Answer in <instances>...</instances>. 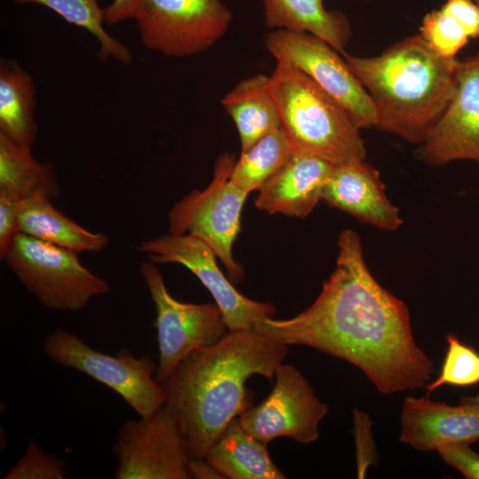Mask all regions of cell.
Returning a JSON list of instances; mask_svg holds the SVG:
<instances>
[{
    "instance_id": "obj_21",
    "label": "cell",
    "mask_w": 479,
    "mask_h": 479,
    "mask_svg": "<svg viewBox=\"0 0 479 479\" xmlns=\"http://www.w3.org/2000/svg\"><path fill=\"white\" fill-rule=\"evenodd\" d=\"M59 192L51 164L39 161L31 147L14 142L0 133V193L18 202L53 200Z\"/></svg>"
},
{
    "instance_id": "obj_27",
    "label": "cell",
    "mask_w": 479,
    "mask_h": 479,
    "mask_svg": "<svg viewBox=\"0 0 479 479\" xmlns=\"http://www.w3.org/2000/svg\"><path fill=\"white\" fill-rule=\"evenodd\" d=\"M420 31V35L438 55L449 59H456V54L469 40L462 27L443 9L427 13Z\"/></svg>"
},
{
    "instance_id": "obj_30",
    "label": "cell",
    "mask_w": 479,
    "mask_h": 479,
    "mask_svg": "<svg viewBox=\"0 0 479 479\" xmlns=\"http://www.w3.org/2000/svg\"><path fill=\"white\" fill-rule=\"evenodd\" d=\"M354 434L357 445V461L358 478H363L367 466L376 461L374 448L369 447L373 443L370 431V420L367 415L357 409H353Z\"/></svg>"
},
{
    "instance_id": "obj_17",
    "label": "cell",
    "mask_w": 479,
    "mask_h": 479,
    "mask_svg": "<svg viewBox=\"0 0 479 479\" xmlns=\"http://www.w3.org/2000/svg\"><path fill=\"white\" fill-rule=\"evenodd\" d=\"M335 165L294 152L286 165L258 190L256 208L268 214L304 218L322 200Z\"/></svg>"
},
{
    "instance_id": "obj_11",
    "label": "cell",
    "mask_w": 479,
    "mask_h": 479,
    "mask_svg": "<svg viewBox=\"0 0 479 479\" xmlns=\"http://www.w3.org/2000/svg\"><path fill=\"white\" fill-rule=\"evenodd\" d=\"M264 45L277 61H287L311 78L348 111L360 129L376 126L369 94L329 43L309 33L277 29L267 33Z\"/></svg>"
},
{
    "instance_id": "obj_18",
    "label": "cell",
    "mask_w": 479,
    "mask_h": 479,
    "mask_svg": "<svg viewBox=\"0 0 479 479\" xmlns=\"http://www.w3.org/2000/svg\"><path fill=\"white\" fill-rule=\"evenodd\" d=\"M267 444L248 433L236 417L204 458L223 478H287L272 461Z\"/></svg>"
},
{
    "instance_id": "obj_15",
    "label": "cell",
    "mask_w": 479,
    "mask_h": 479,
    "mask_svg": "<svg viewBox=\"0 0 479 479\" xmlns=\"http://www.w3.org/2000/svg\"><path fill=\"white\" fill-rule=\"evenodd\" d=\"M399 440L420 451L479 440V395L461 397L457 405L428 397H407L401 412Z\"/></svg>"
},
{
    "instance_id": "obj_35",
    "label": "cell",
    "mask_w": 479,
    "mask_h": 479,
    "mask_svg": "<svg viewBox=\"0 0 479 479\" xmlns=\"http://www.w3.org/2000/svg\"><path fill=\"white\" fill-rule=\"evenodd\" d=\"M479 5V0H474Z\"/></svg>"
},
{
    "instance_id": "obj_28",
    "label": "cell",
    "mask_w": 479,
    "mask_h": 479,
    "mask_svg": "<svg viewBox=\"0 0 479 479\" xmlns=\"http://www.w3.org/2000/svg\"><path fill=\"white\" fill-rule=\"evenodd\" d=\"M4 479H65L64 459L45 452L30 440L23 456L3 477Z\"/></svg>"
},
{
    "instance_id": "obj_12",
    "label": "cell",
    "mask_w": 479,
    "mask_h": 479,
    "mask_svg": "<svg viewBox=\"0 0 479 479\" xmlns=\"http://www.w3.org/2000/svg\"><path fill=\"white\" fill-rule=\"evenodd\" d=\"M137 249L156 264L179 263L189 269L213 296L229 331L254 328L276 314L271 303L240 294L219 269L214 251L193 235L168 232L142 241Z\"/></svg>"
},
{
    "instance_id": "obj_13",
    "label": "cell",
    "mask_w": 479,
    "mask_h": 479,
    "mask_svg": "<svg viewBox=\"0 0 479 479\" xmlns=\"http://www.w3.org/2000/svg\"><path fill=\"white\" fill-rule=\"evenodd\" d=\"M274 380L270 395L238 417L240 425L266 444L280 436L302 444L315 442L319 436L318 424L328 412L327 404L293 365H279Z\"/></svg>"
},
{
    "instance_id": "obj_22",
    "label": "cell",
    "mask_w": 479,
    "mask_h": 479,
    "mask_svg": "<svg viewBox=\"0 0 479 479\" xmlns=\"http://www.w3.org/2000/svg\"><path fill=\"white\" fill-rule=\"evenodd\" d=\"M18 229L20 232L77 254L101 251L109 242L104 233L88 231L65 216L51 200L20 202Z\"/></svg>"
},
{
    "instance_id": "obj_9",
    "label": "cell",
    "mask_w": 479,
    "mask_h": 479,
    "mask_svg": "<svg viewBox=\"0 0 479 479\" xmlns=\"http://www.w3.org/2000/svg\"><path fill=\"white\" fill-rule=\"evenodd\" d=\"M157 265L145 261L139 272L155 306L159 349L155 379L161 383L188 354L216 343L229 330L216 302L191 303L174 298Z\"/></svg>"
},
{
    "instance_id": "obj_7",
    "label": "cell",
    "mask_w": 479,
    "mask_h": 479,
    "mask_svg": "<svg viewBox=\"0 0 479 479\" xmlns=\"http://www.w3.org/2000/svg\"><path fill=\"white\" fill-rule=\"evenodd\" d=\"M43 350L51 361L111 389L138 416L150 415L164 405V390L155 379L158 363L148 355L137 357L126 348L115 356L106 354L61 327L47 335Z\"/></svg>"
},
{
    "instance_id": "obj_5",
    "label": "cell",
    "mask_w": 479,
    "mask_h": 479,
    "mask_svg": "<svg viewBox=\"0 0 479 479\" xmlns=\"http://www.w3.org/2000/svg\"><path fill=\"white\" fill-rule=\"evenodd\" d=\"M77 255L19 232L1 260L43 306L75 311L111 291L110 283L85 267Z\"/></svg>"
},
{
    "instance_id": "obj_26",
    "label": "cell",
    "mask_w": 479,
    "mask_h": 479,
    "mask_svg": "<svg viewBox=\"0 0 479 479\" xmlns=\"http://www.w3.org/2000/svg\"><path fill=\"white\" fill-rule=\"evenodd\" d=\"M447 349L439 376L426 384L427 394L442 385L467 387L479 383V353L455 335H446Z\"/></svg>"
},
{
    "instance_id": "obj_24",
    "label": "cell",
    "mask_w": 479,
    "mask_h": 479,
    "mask_svg": "<svg viewBox=\"0 0 479 479\" xmlns=\"http://www.w3.org/2000/svg\"><path fill=\"white\" fill-rule=\"evenodd\" d=\"M294 153L282 127L276 129L241 151L232 168L231 181L247 193L258 191L278 173Z\"/></svg>"
},
{
    "instance_id": "obj_2",
    "label": "cell",
    "mask_w": 479,
    "mask_h": 479,
    "mask_svg": "<svg viewBox=\"0 0 479 479\" xmlns=\"http://www.w3.org/2000/svg\"><path fill=\"white\" fill-rule=\"evenodd\" d=\"M288 346L255 328L228 331L216 343L188 354L161 384L164 406L185 437L191 458H204L236 417L248 408L254 374L271 381Z\"/></svg>"
},
{
    "instance_id": "obj_23",
    "label": "cell",
    "mask_w": 479,
    "mask_h": 479,
    "mask_svg": "<svg viewBox=\"0 0 479 479\" xmlns=\"http://www.w3.org/2000/svg\"><path fill=\"white\" fill-rule=\"evenodd\" d=\"M35 88L32 75L12 59L0 61V133L32 146L38 134L35 121Z\"/></svg>"
},
{
    "instance_id": "obj_19",
    "label": "cell",
    "mask_w": 479,
    "mask_h": 479,
    "mask_svg": "<svg viewBox=\"0 0 479 479\" xmlns=\"http://www.w3.org/2000/svg\"><path fill=\"white\" fill-rule=\"evenodd\" d=\"M237 128L241 151L281 127L270 89V75L259 74L238 82L220 100Z\"/></svg>"
},
{
    "instance_id": "obj_34",
    "label": "cell",
    "mask_w": 479,
    "mask_h": 479,
    "mask_svg": "<svg viewBox=\"0 0 479 479\" xmlns=\"http://www.w3.org/2000/svg\"><path fill=\"white\" fill-rule=\"evenodd\" d=\"M191 478H223L205 458L191 459L189 465Z\"/></svg>"
},
{
    "instance_id": "obj_25",
    "label": "cell",
    "mask_w": 479,
    "mask_h": 479,
    "mask_svg": "<svg viewBox=\"0 0 479 479\" xmlns=\"http://www.w3.org/2000/svg\"><path fill=\"white\" fill-rule=\"evenodd\" d=\"M17 4L43 5L59 15L65 21L85 29L98 43V56L112 58L122 64H130L132 53L121 41L105 28V10L98 0H12Z\"/></svg>"
},
{
    "instance_id": "obj_8",
    "label": "cell",
    "mask_w": 479,
    "mask_h": 479,
    "mask_svg": "<svg viewBox=\"0 0 479 479\" xmlns=\"http://www.w3.org/2000/svg\"><path fill=\"white\" fill-rule=\"evenodd\" d=\"M134 20L146 49L180 59L213 47L232 13L222 0H144Z\"/></svg>"
},
{
    "instance_id": "obj_33",
    "label": "cell",
    "mask_w": 479,
    "mask_h": 479,
    "mask_svg": "<svg viewBox=\"0 0 479 479\" xmlns=\"http://www.w3.org/2000/svg\"><path fill=\"white\" fill-rule=\"evenodd\" d=\"M144 0H113L105 10V21L114 25L134 19Z\"/></svg>"
},
{
    "instance_id": "obj_6",
    "label": "cell",
    "mask_w": 479,
    "mask_h": 479,
    "mask_svg": "<svg viewBox=\"0 0 479 479\" xmlns=\"http://www.w3.org/2000/svg\"><path fill=\"white\" fill-rule=\"evenodd\" d=\"M235 156L223 153L216 161L213 178L203 190H193L169 212V232L191 234L205 242L224 263L232 282L244 278L232 254L240 232V216L248 193L230 179Z\"/></svg>"
},
{
    "instance_id": "obj_3",
    "label": "cell",
    "mask_w": 479,
    "mask_h": 479,
    "mask_svg": "<svg viewBox=\"0 0 479 479\" xmlns=\"http://www.w3.org/2000/svg\"><path fill=\"white\" fill-rule=\"evenodd\" d=\"M342 53L372 99L375 127L411 143L425 140L458 89L459 60L441 57L420 34L376 56Z\"/></svg>"
},
{
    "instance_id": "obj_31",
    "label": "cell",
    "mask_w": 479,
    "mask_h": 479,
    "mask_svg": "<svg viewBox=\"0 0 479 479\" xmlns=\"http://www.w3.org/2000/svg\"><path fill=\"white\" fill-rule=\"evenodd\" d=\"M441 9L457 20L469 38H479V5L474 0H445Z\"/></svg>"
},
{
    "instance_id": "obj_4",
    "label": "cell",
    "mask_w": 479,
    "mask_h": 479,
    "mask_svg": "<svg viewBox=\"0 0 479 479\" xmlns=\"http://www.w3.org/2000/svg\"><path fill=\"white\" fill-rule=\"evenodd\" d=\"M270 89L294 152L334 165L365 161L361 129L339 102L302 71L278 60L270 75Z\"/></svg>"
},
{
    "instance_id": "obj_29",
    "label": "cell",
    "mask_w": 479,
    "mask_h": 479,
    "mask_svg": "<svg viewBox=\"0 0 479 479\" xmlns=\"http://www.w3.org/2000/svg\"><path fill=\"white\" fill-rule=\"evenodd\" d=\"M436 452L444 462L459 471L465 478L479 479V454L467 443H449Z\"/></svg>"
},
{
    "instance_id": "obj_16",
    "label": "cell",
    "mask_w": 479,
    "mask_h": 479,
    "mask_svg": "<svg viewBox=\"0 0 479 479\" xmlns=\"http://www.w3.org/2000/svg\"><path fill=\"white\" fill-rule=\"evenodd\" d=\"M322 200L381 230L395 231L403 223L398 208L386 194L379 171L365 161L335 165Z\"/></svg>"
},
{
    "instance_id": "obj_32",
    "label": "cell",
    "mask_w": 479,
    "mask_h": 479,
    "mask_svg": "<svg viewBox=\"0 0 479 479\" xmlns=\"http://www.w3.org/2000/svg\"><path fill=\"white\" fill-rule=\"evenodd\" d=\"M20 202L0 193V257L4 255L13 238L19 232L18 209Z\"/></svg>"
},
{
    "instance_id": "obj_10",
    "label": "cell",
    "mask_w": 479,
    "mask_h": 479,
    "mask_svg": "<svg viewBox=\"0 0 479 479\" xmlns=\"http://www.w3.org/2000/svg\"><path fill=\"white\" fill-rule=\"evenodd\" d=\"M112 451L115 479H192L185 437L164 405L122 423Z\"/></svg>"
},
{
    "instance_id": "obj_14",
    "label": "cell",
    "mask_w": 479,
    "mask_h": 479,
    "mask_svg": "<svg viewBox=\"0 0 479 479\" xmlns=\"http://www.w3.org/2000/svg\"><path fill=\"white\" fill-rule=\"evenodd\" d=\"M457 91L439 122L415 151L431 166L459 160L479 164V52L459 60Z\"/></svg>"
},
{
    "instance_id": "obj_1",
    "label": "cell",
    "mask_w": 479,
    "mask_h": 479,
    "mask_svg": "<svg viewBox=\"0 0 479 479\" xmlns=\"http://www.w3.org/2000/svg\"><path fill=\"white\" fill-rule=\"evenodd\" d=\"M337 245L335 268L315 302L294 318H266L254 328L352 364L382 394L425 386L434 363L415 342L407 306L374 279L355 231H342Z\"/></svg>"
},
{
    "instance_id": "obj_20",
    "label": "cell",
    "mask_w": 479,
    "mask_h": 479,
    "mask_svg": "<svg viewBox=\"0 0 479 479\" xmlns=\"http://www.w3.org/2000/svg\"><path fill=\"white\" fill-rule=\"evenodd\" d=\"M261 1L267 27L309 33L344 51L351 35L349 22L342 12L326 10L323 0Z\"/></svg>"
}]
</instances>
